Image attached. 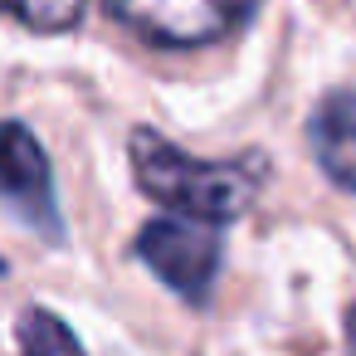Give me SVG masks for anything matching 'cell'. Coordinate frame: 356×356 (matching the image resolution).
Masks as SVG:
<instances>
[{"label": "cell", "mask_w": 356, "mask_h": 356, "mask_svg": "<svg viewBox=\"0 0 356 356\" xmlns=\"http://www.w3.org/2000/svg\"><path fill=\"white\" fill-rule=\"evenodd\" d=\"M307 142H312V156L317 166L356 195V88H332L312 122H307Z\"/></svg>", "instance_id": "5"}, {"label": "cell", "mask_w": 356, "mask_h": 356, "mask_svg": "<svg viewBox=\"0 0 356 356\" xmlns=\"http://www.w3.org/2000/svg\"><path fill=\"white\" fill-rule=\"evenodd\" d=\"M15 337H20V351L25 356H83V346L69 332V322H59L49 307H30L20 317Z\"/></svg>", "instance_id": "6"}, {"label": "cell", "mask_w": 356, "mask_h": 356, "mask_svg": "<svg viewBox=\"0 0 356 356\" xmlns=\"http://www.w3.org/2000/svg\"><path fill=\"white\" fill-rule=\"evenodd\" d=\"M259 0H108V10L152 44H210L239 30Z\"/></svg>", "instance_id": "3"}, {"label": "cell", "mask_w": 356, "mask_h": 356, "mask_svg": "<svg viewBox=\"0 0 356 356\" xmlns=\"http://www.w3.org/2000/svg\"><path fill=\"white\" fill-rule=\"evenodd\" d=\"M0 15H15V20H25L30 30L59 35V30L79 25L83 0H0Z\"/></svg>", "instance_id": "7"}, {"label": "cell", "mask_w": 356, "mask_h": 356, "mask_svg": "<svg viewBox=\"0 0 356 356\" xmlns=\"http://www.w3.org/2000/svg\"><path fill=\"white\" fill-rule=\"evenodd\" d=\"M0 273H6V264H0Z\"/></svg>", "instance_id": "9"}, {"label": "cell", "mask_w": 356, "mask_h": 356, "mask_svg": "<svg viewBox=\"0 0 356 356\" xmlns=\"http://www.w3.org/2000/svg\"><path fill=\"white\" fill-rule=\"evenodd\" d=\"M346 346H351V356H356V302H351V312H346Z\"/></svg>", "instance_id": "8"}, {"label": "cell", "mask_w": 356, "mask_h": 356, "mask_svg": "<svg viewBox=\"0 0 356 356\" xmlns=\"http://www.w3.org/2000/svg\"><path fill=\"white\" fill-rule=\"evenodd\" d=\"M132 176L152 200L200 225H225L244 215L259 191V161H200L147 127L132 132Z\"/></svg>", "instance_id": "1"}, {"label": "cell", "mask_w": 356, "mask_h": 356, "mask_svg": "<svg viewBox=\"0 0 356 356\" xmlns=\"http://www.w3.org/2000/svg\"><path fill=\"white\" fill-rule=\"evenodd\" d=\"M0 200H6L30 229H40L44 239L64 234L49 156L35 142V132L20 127V122H0Z\"/></svg>", "instance_id": "4"}, {"label": "cell", "mask_w": 356, "mask_h": 356, "mask_svg": "<svg viewBox=\"0 0 356 356\" xmlns=\"http://www.w3.org/2000/svg\"><path fill=\"white\" fill-rule=\"evenodd\" d=\"M220 229L200 220H147L137 234V259L186 302H205L220 273Z\"/></svg>", "instance_id": "2"}]
</instances>
